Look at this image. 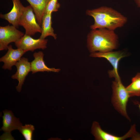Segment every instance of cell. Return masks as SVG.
Listing matches in <instances>:
<instances>
[{
  "instance_id": "ffe728a7",
  "label": "cell",
  "mask_w": 140,
  "mask_h": 140,
  "mask_svg": "<svg viewBox=\"0 0 140 140\" xmlns=\"http://www.w3.org/2000/svg\"><path fill=\"white\" fill-rule=\"evenodd\" d=\"M138 105V107H139V109L140 110V103H137Z\"/></svg>"
},
{
  "instance_id": "7a4b0ae2",
  "label": "cell",
  "mask_w": 140,
  "mask_h": 140,
  "mask_svg": "<svg viewBox=\"0 0 140 140\" xmlns=\"http://www.w3.org/2000/svg\"><path fill=\"white\" fill-rule=\"evenodd\" d=\"M118 43V37L114 31L106 29L92 30L87 36V46L91 53L111 51L117 47Z\"/></svg>"
},
{
  "instance_id": "277c9868",
  "label": "cell",
  "mask_w": 140,
  "mask_h": 140,
  "mask_svg": "<svg viewBox=\"0 0 140 140\" xmlns=\"http://www.w3.org/2000/svg\"><path fill=\"white\" fill-rule=\"evenodd\" d=\"M33 9L30 5L25 7L19 22V25L25 29V34L34 36L36 33H41V27L38 23Z\"/></svg>"
},
{
  "instance_id": "52a82bcc",
  "label": "cell",
  "mask_w": 140,
  "mask_h": 140,
  "mask_svg": "<svg viewBox=\"0 0 140 140\" xmlns=\"http://www.w3.org/2000/svg\"><path fill=\"white\" fill-rule=\"evenodd\" d=\"M24 33L13 25L0 27V50L8 49V45L15 43L24 35Z\"/></svg>"
},
{
  "instance_id": "5bb4252c",
  "label": "cell",
  "mask_w": 140,
  "mask_h": 140,
  "mask_svg": "<svg viewBox=\"0 0 140 140\" xmlns=\"http://www.w3.org/2000/svg\"><path fill=\"white\" fill-rule=\"evenodd\" d=\"M52 25V14L44 13L42 19V32L40 38L44 39L46 37L51 36L55 39H57V34L54 33Z\"/></svg>"
},
{
  "instance_id": "ba28073f",
  "label": "cell",
  "mask_w": 140,
  "mask_h": 140,
  "mask_svg": "<svg viewBox=\"0 0 140 140\" xmlns=\"http://www.w3.org/2000/svg\"><path fill=\"white\" fill-rule=\"evenodd\" d=\"M125 53L122 51H112L105 52H94L92 53L90 56L94 57L104 58L108 60L113 67L112 70L109 71L108 74L110 77L115 79L120 78L118 72L119 62L123 58L126 56Z\"/></svg>"
},
{
  "instance_id": "7c38bea8",
  "label": "cell",
  "mask_w": 140,
  "mask_h": 140,
  "mask_svg": "<svg viewBox=\"0 0 140 140\" xmlns=\"http://www.w3.org/2000/svg\"><path fill=\"white\" fill-rule=\"evenodd\" d=\"M8 50L5 55L0 58V61L4 63L3 69L11 70L12 67L15 65L26 52L19 48L13 49L11 45L8 46Z\"/></svg>"
},
{
  "instance_id": "2e32d148",
  "label": "cell",
  "mask_w": 140,
  "mask_h": 140,
  "mask_svg": "<svg viewBox=\"0 0 140 140\" xmlns=\"http://www.w3.org/2000/svg\"><path fill=\"white\" fill-rule=\"evenodd\" d=\"M131 83L126 89L130 97L140 96V73H137L132 78Z\"/></svg>"
},
{
  "instance_id": "4fadbf2b",
  "label": "cell",
  "mask_w": 140,
  "mask_h": 140,
  "mask_svg": "<svg viewBox=\"0 0 140 140\" xmlns=\"http://www.w3.org/2000/svg\"><path fill=\"white\" fill-rule=\"evenodd\" d=\"M44 55V54L41 51L35 52L33 54L34 59L31 62V71L32 74H33L39 72H59L60 71V69L50 68L46 65L43 60Z\"/></svg>"
},
{
  "instance_id": "5b68a950",
  "label": "cell",
  "mask_w": 140,
  "mask_h": 140,
  "mask_svg": "<svg viewBox=\"0 0 140 140\" xmlns=\"http://www.w3.org/2000/svg\"><path fill=\"white\" fill-rule=\"evenodd\" d=\"M3 112V126L1 130L3 131L4 133L1 136L0 140H14L11 132L14 130H18L22 124L19 118L16 117L11 110H6Z\"/></svg>"
},
{
  "instance_id": "9a60e30c",
  "label": "cell",
  "mask_w": 140,
  "mask_h": 140,
  "mask_svg": "<svg viewBox=\"0 0 140 140\" xmlns=\"http://www.w3.org/2000/svg\"><path fill=\"white\" fill-rule=\"evenodd\" d=\"M32 7L38 23L41 26L43 17L50 0H26Z\"/></svg>"
},
{
  "instance_id": "e0dca14e",
  "label": "cell",
  "mask_w": 140,
  "mask_h": 140,
  "mask_svg": "<svg viewBox=\"0 0 140 140\" xmlns=\"http://www.w3.org/2000/svg\"><path fill=\"white\" fill-rule=\"evenodd\" d=\"M35 129L34 126L31 124L22 125L19 129V132L23 136L26 140H33V133Z\"/></svg>"
},
{
  "instance_id": "3957f363",
  "label": "cell",
  "mask_w": 140,
  "mask_h": 140,
  "mask_svg": "<svg viewBox=\"0 0 140 140\" xmlns=\"http://www.w3.org/2000/svg\"><path fill=\"white\" fill-rule=\"evenodd\" d=\"M112 104L114 108L123 116L130 120L127 111V106L130 97L120 78L115 79L112 85Z\"/></svg>"
},
{
  "instance_id": "6da1fadb",
  "label": "cell",
  "mask_w": 140,
  "mask_h": 140,
  "mask_svg": "<svg viewBox=\"0 0 140 140\" xmlns=\"http://www.w3.org/2000/svg\"><path fill=\"white\" fill-rule=\"evenodd\" d=\"M86 13L94 19V24L90 26L92 30L104 28L114 31L123 26L127 21V18L118 11L105 6L87 10Z\"/></svg>"
},
{
  "instance_id": "8992f818",
  "label": "cell",
  "mask_w": 140,
  "mask_h": 140,
  "mask_svg": "<svg viewBox=\"0 0 140 140\" xmlns=\"http://www.w3.org/2000/svg\"><path fill=\"white\" fill-rule=\"evenodd\" d=\"M91 133L97 140H123L129 137L137 139L135 135H140L136 130L134 125L132 126L127 134L123 136L118 137L110 134L102 129L99 123L95 121L93 123Z\"/></svg>"
},
{
  "instance_id": "30bf717a",
  "label": "cell",
  "mask_w": 140,
  "mask_h": 140,
  "mask_svg": "<svg viewBox=\"0 0 140 140\" xmlns=\"http://www.w3.org/2000/svg\"><path fill=\"white\" fill-rule=\"evenodd\" d=\"M17 68L16 73L11 76L13 79H16L19 81L18 85L16 87L17 91L20 92L25 78L31 71V64L27 58H21L15 65Z\"/></svg>"
},
{
  "instance_id": "9c48e42d",
  "label": "cell",
  "mask_w": 140,
  "mask_h": 140,
  "mask_svg": "<svg viewBox=\"0 0 140 140\" xmlns=\"http://www.w3.org/2000/svg\"><path fill=\"white\" fill-rule=\"evenodd\" d=\"M47 39L40 38L35 39L31 36L25 34L15 43V45L17 48L22 49L26 52L28 51L33 52L37 49H45L47 47Z\"/></svg>"
},
{
  "instance_id": "8fae6325",
  "label": "cell",
  "mask_w": 140,
  "mask_h": 140,
  "mask_svg": "<svg viewBox=\"0 0 140 140\" xmlns=\"http://www.w3.org/2000/svg\"><path fill=\"white\" fill-rule=\"evenodd\" d=\"M13 6L8 13L4 14H0L1 18L8 21L17 29L19 27L20 18L24 11L25 7L21 3L20 0H12Z\"/></svg>"
},
{
  "instance_id": "ac0fdd59",
  "label": "cell",
  "mask_w": 140,
  "mask_h": 140,
  "mask_svg": "<svg viewBox=\"0 0 140 140\" xmlns=\"http://www.w3.org/2000/svg\"><path fill=\"white\" fill-rule=\"evenodd\" d=\"M60 6L58 0H50L47 5L44 13L52 14L53 12H57Z\"/></svg>"
},
{
  "instance_id": "d6986e66",
  "label": "cell",
  "mask_w": 140,
  "mask_h": 140,
  "mask_svg": "<svg viewBox=\"0 0 140 140\" xmlns=\"http://www.w3.org/2000/svg\"><path fill=\"white\" fill-rule=\"evenodd\" d=\"M138 6L140 7V0H135Z\"/></svg>"
}]
</instances>
